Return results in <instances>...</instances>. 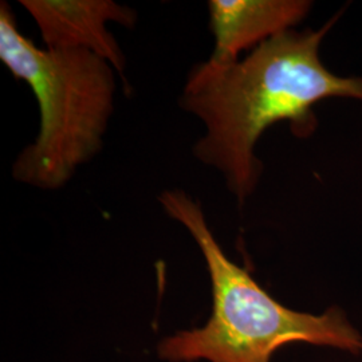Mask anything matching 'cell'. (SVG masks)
Wrapping results in <instances>:
<instances>
[{"label": "cell", "instance_id": "obj_1", "mask_svg": "<svg viewBox=\"0 0 362 362\" xmlns=\"http://www.w3.org/2000/svg\"><path fill=\"white\" fill-rule=\"evenodd\" d=\"M333 22L317 31L288 30L243 59H207L189 71L179 103L206 128L194 157L219 170L240 204L257 188L262 164L255 146L266 130L288 121L297 136H308L315 127L314 105L332 97L362 101V78L338 77L321 61Z\"/></svg>", "mask_w": 362, "mask_h": 362}, {"label": "cell", "instance_id": "obj_2", "mask_svg": "<svg viewBox=\"0 0 362 362\" xmlns=\"http://www.w3.org/2000/svg\"><path fill=\"white\" fill-rule=\"evenodd\" d=\"M158 203L192 235L207 263L212 287V314L206 326L165 338L158 345L163 360L270 362L276 350L294 342L361 353L362 334L339 308L322 314L291 310L227 258L200 203L187 192L167 189Z\"/></svg>", "mask_w": 362, "mask_h": 362}, {"label": "cell", "instance_id": "obj_3", "mask_svg": "<svg viewBox=\"0 0 362 362\" xmlns=\"http://www.w3.org/2000/svg\"><path fill=\"white\" fill-rule=\"evenodd\" d=\"M0 61L31 88L39 107L37 139L15 160L13 179L45 191L59 189L103 149L115 112L116 69L86 50L40 49L21 33L4 1Z\"/></svg>", "mask_w": 362, "mask_h": 362}, {"label": "cell", "instance_id": "obj_4", "mask_svg": "<svg viewBox=\"0 0 362 362\" xmlns=\"http://www.w3.org/2000/svg\"><path fill=\"white\" fill-rule=\"evenodd\" d=\"M47 49L86 50L101 57L125 79L127 59L107 23L136 25L137 13L112 0H21Z\"/></svg>", "mask_w": 362, "mask_h": 362}, {"label": "cell", "instance_id": "obj_5", "mask_svg": "<svg viewBox=\"0 0 362 362\" xmlns=\"http://www.w3.org/2000/svg\"><path fill=\"white\" fill-rule=\"evenodd\" d=\"M209 30L215 47L209 59L233 62L240 52L284 34L310 11L306 0H211Z\"/></svg>", "mask_w": 362, "mask_h": 362}]
</instances>
